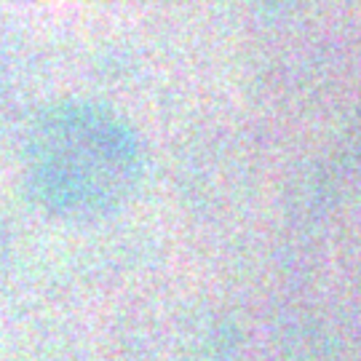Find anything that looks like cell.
<instances>
[{
	"label": "cell",
	"mask_w": 361,
	"mask_h": 361,
	"mask_svg": "<svg viewBox=\"0 0 361 361\" xmlns=\"http://www.w3.org/2000/svg\"><path fill=\"white\" fill-rule=\"evenodd\" d=\"M134 164L123 126L83 107L43 118L27 150L35 193L59 212H99L116 204L131 185Z\"/></svg>",
	"instance_id": "6da1fadb"
}]
</instances>
